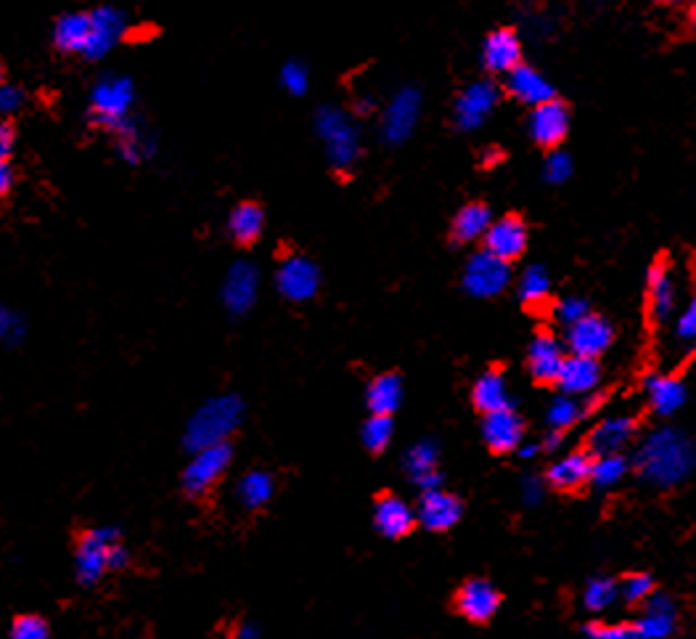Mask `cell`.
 <instances>
[{
    "instance_id": "6da1fadb",
    "label": "cell",
    "mask_w": 696,
    "mask_h": 639,
    "mask_svg": "<svg viewBox=\"0 0 696 639\" xmlns=\"http://www.w3.org/2000/svg\"><path fill=\"white\" fill-rule=\"evenodd\" d=\"M694 462L696 454L692 440L675 427H660L649 433L633 459L639 476L657 489H673L684 483L692 476Z\"/></svg>"
},
{
    "instance_id": "7a4b0ae2",
    "label": "cell",
    "mask_w": 696,
    "mask_h": 639,
    "mask_svg": "<svg viewBox=\"0 0 696 639\" xmlns=\"http://www.w3.org/2000/svg\"><path fill=\"white\" fill-rule=\"evenodd\" d=\"M244 417H247V404L238 393L210 395L185 422L183 446L189 451H196L231 444V436L242 427Z\"/></svg>"
},
{
    "instance_id": "3957f363",
    "label": "cell",
    "mask_w": 696,
    "mask_h": 639,
    "mask_svg": "<svg viewBox=\"0 0 696 639\" xmlns=\"http://www.w3.org/2000/svg\"><path fill=\"white\" fill-rule=\"evenodd\" d=\"M315 134L323 143V155L336 173H347L361 160V130L344 109L323 107L315 115Z\"/></svg>"
},
{
    "instance_id": "277c9868",
    "label": "cell",
    "mask_w": 696,
    "mask_h": 639,
    "mask_svg": "<svg viewBox=\"0 0 696 639\" xmlns=\"http://www.w3.org/2000/svg\"><path fill=\"white\" fill-rule=\"evenodd\" d=\"M132 104H136V85L125 75H106L90 90L93 120L111 134L132 120Z\"/></svg>"
},
{
    "instance_id": "5b68a950",
    "label": "cell",
    "mask_w": 696,
    "mask_h": 639,
    "mask_svg": "<svg viewBox=\"0 0 696 639\" xmlns=\"http://www.w3.org/2000/svg\"><path fill=\"white\" fill-rule=\"evenodd\" d=\"M115 542H122L117 525H96L79 533L75 544V578L79 586H96L109 573V550Z\"/></svg>"
},
{
    "instance_id": "8992f818",
    "label": "cell",
    "mask_w": 696,
    "mask_h": 639,
    "mask_svg": "<svg viewBox=\"0 0 696 639\" xmlns=\"http://www.w3.org/2000/svg\"><path fill=\"white\" fill-rule=\"evenodd\" d=\"M231 465H234V449H231V444L191 451L181 476L183 493L191 499L207 497V493H212V489L225 478Z\"/></svg>"
},
{
    "instance_id": "52a82bcc",
    "label": "cell",
    "mask_w": 696,
    "mask_h": 639,
    "mask_svg": "<svg viewBox=\"0 0 696 639\" xmlns=\"http://www.w3.org/2000/svg\"><path fill=\"white\" fill-rule=\"evenodd\" d=\"M508 285H512V263L495 258L488 249L472 255L463 266V289L472 298H499L501 292H506Z\"/></svg>"
},
{
    "instance_id": "ba28073f",
    "label": "cell",
    "mask_w": 696,
    "mask_h": 639,
    "mask_svg": "<svg viewBox=\"0 0 696 639\" xmlns=\"http://www.w3.org/2000/svg\"><path fill=\"white\" fill-rule=\"evenodd\" d=\"M421 90L419 88H400L397 94L389 98L387 107L382 111V138L387 143H406L410 136H414L416 125L421 120Z\"/></svg>"
},
{
    "instance_id": "9c48e42d",
    "label": "cell",
    "mask_w": 696,
    "mask_h": 639,
    "mask_svg": "<svg viewBox=\"0 0 696 639\" xmlns=\"http://www.w3.org/2000/svg\"><path fill=\"white\" fill-rule=\"evenodd\" d=\"M276 289L289 302L313 300L321 289V268L308 255H287L276 268Z\"/></svg>"
},
{
    "instance_id": "30bf717a",
    "label": "cell",
    "mask_w": 696,
    "mask_h": 639,
    "mask_svg": "<svg viewBox=\"0 0 696 639\" xmlns=\"http://www.w3.org/2000/svg\"><path fill=\"white\" fill-rule=\"evenodd\" d=\"M260 268L249 260H238L228 268L221 287V300L234 319H242L255 308L257 295H260Z\"/></svg>"
},
{
    "instance_id": "8fae6325",
    "label": "cell",
    "mask_w": 696,
    "mask_h": 639,
    "mask_svg": "<svg viewBox=\"0 0 696 639\" xmlns=\"http://www.w3.org/2000/svg\"><path fill=\"white\" fill-rule=\"evenodd\" d=\"M125 32H128V17L115 6H101V9L90 11V38L85 45L83 58L88 62H101L117 49V43L122 41Z\"/></svg>"
},
{
    "instance_id": "7c38bea8",
    "label": "cell",
    "mask_w": 696,
    "mask_h": 639,
    "mask_svg": "<svg viewBox=\"0 0 696 639\" xmlns=\"http://www.w3.org/2000/svg\"><path fill=\"white\" fill-rule=\"evenodd\" d=\"M495 104H499V88L490 81H480L467 85L456 98L453 107V123L459 130H477L480 125L493 115Z\"/></svg>"
},
{
    "instance_id": "4fadbf2b",
    "label": "cell",
    "mask_w": 696,
    "mask_h": 639,
    "mask_svg": "<svg viewBox=\"0 0 696 639\" xmlns=\"http://www.w3.org/2000/svg\"><path fill=\"white\" fill-rule=\"evenodd\" d=\"M529 138L543 149H556L569 134V109L559 98L543 102L538 107L529 109L527 120Z\"/></svg>"
},
{
    "instance_id": "5bb4252c",
    "label": "cell",
    "mask_w": 696,
    "mask_h": 639,
    "mask_svg": "<svg viewBox=\"0 0 696 639\" xmlns=\"http://www.w3.org/2000/svg\"><path fill=\"white\" fill-rule=\"evenodd\" d=\"M482 242H485V249L490 255H495V258H501L506 263H514L516 258L525 255L527 242H529V228L520 215L508 213V215H503V219L490 223L488 234L482 236Z\"/></svg>"
},
{
    "instance_id": "9a60e30c",
    "label": "cell",
    "mask_w": 696,
    "mask_h": 639,
    "mask_svg": "<svg viewBox=\"0 0 696 639\" xmlns=\"http://www.w3.org/2000/svg\"><path fill=\"white\" fill-rule=\"evenodd\" d=\"M463 515V504L459 497L446 489L424 491L419 504H416V523H421L427 531L442 533L459 525Z\"/></svg>"
},
{
    "instance_id": "2e32d148",
    "label": "cell",
    "mask_w": 696,
    "mask_h": 639,
    "mask_svg": "<svg viewBox=\"0 0 696 639\" xmlns=\"http://www.w3.org/2000/svg\"><path fill=\"white\" fill-rule=\"evenodd\" d=\"M614 340V327L609 324L604 316L588 313L578 324L567 327V348L575 355H588V359H599L601 353L609 351Z\"/></svg>"
},
{
    "instance_id": "e0dca14e",
    "label": "cell",
    "mask_w": 696,
    "mask_h": 639,
    "mask_svg": "<svg viewBox=\"0 0 696 639\" xmlns=\"http://www.w3.org/2000/svg\"><path fill=\"white\" fill-rule=\"evenodd\" d=\"M482 438L493 454H512L525 440V419L514 412V406L490 412L482 422Z\"/></svg>"
},
{
    "instance_id": "ac0fdd59",
    "label": "cell",
    "mask_w": 696,
    "mask_h": 639,
    "mask_svg": "<svg viewBox=\"0 0 696 639\" xmlns=\"http://www.w3.org/2000/svg\"><path fill=\"white\" fill-rule=\"evenodd\" d=\"M480 58L482 67L493 75H508L522 64V38L512 28L493 30L482 43Z\"/></svg>"
},
{
    "instance_id": "d6986e66",
    "label": "cell",
    "mask_w": 696,
    "mask_h": 639,
    "mask_svg": "<svg viewBox=\"0 0 696 639\" xmlns=\"http://www.w3.org/2000/svg\"><path fill=\"white\" fill-rule=\"evenodd\" d=\"M403 467H406L410 483H414L421 493L442 489L440 451H437L435 440L424 438L419 444L410 446L406 457H403Z\"/></svg>"
},
{
    "instance_id": "ffe728a7",
    "label": "cell",
    "mask_w": 696,
    "mask_h": 639,
    "mask_svg": "<svg viewBox=\"0 0 696 639\" xmlns=\"http://www.w3.org/2000/svg\"><path fill=\"white\" fill-rule=\"evenodd\" d=\"M456 608L469 621L485 624L501 608V592L490 582H485V578H472L456 595Z\"/></svg>"
},
{
    "instance_id": "44dd1931",
    "label": "cell",
    "mask_w": 696,
    "mask_h": 639,
    "mask_svg": "<svg viewBox=\"0 0 696 639\" xmlns=\"http://www.w3.org/2000/svg\"><path fill=\"white\" fill-rule=\"evenodd\" d=\"M416 510L395 493H382L374 504V529L384 539H403L414 531Z\"/></svg>"
},
{
    "instance_id": "7402d4cb",
    "label": "cell",
    "mask_w": 696,
    "mask_h": 639,
    "mask_svg": "<svg viewBox=\"0 0 696 639\" xmlns=\"http://www.w3.org/2000/svg\"><path fill=\"white\" fill-rule=\"evenodd\" d=\"M565 345L554 334H538V338H533V342H529L527 369L533 374V380L540 382V385H556V377H559V369L565 364Z\"/></svg>"
},
{
    "instance_id": "603a6c76",
    "label": "cell",
    "mask_w": 696,
    "mask_h": 639,
    "mask_svg": "<svg viewBox=\"0 0 696 639\" xmlns=\"http://www.w3.org/2000/svg\"><path fill=\"white\" fill-rule=\"evenodd\" d=\"M639 433V419L631 414H618V417L601 419L588 436V449L596 454H620L625 446L633 444Z\"/></svg>"
},
{
    "instance_id": "cb8c5ba5",
    "label": "cell",
    "mask_w": 696,
    "mask_h": 639,
    "mask_svg": "<svg viewBox=\"0 0 696 639\" xmlns=\"http://www.w3.org/2000/svg\"><path fill=\"white\" fill-rule=\"evenodd\" d=\"M556 385H559L561 393L575 395V398L596 393V387L601 385L599 359L567 353L565 364H561L559 369V377H556Z\"/></svg>"
},
{
    "instance_id": "d4e9b609",
    "label": "cell",
    "mask_w": 696,
    "mask_h": 639,
    "mask_svg": "<svg viewBox=\"0 0 696 639\" xmlns=\"http://www.w3.org/2000/svg\"><path fill=\"white\" fill-rule=\"evenodd\" d=\"M506 90L508 96H514L516 102L525 104V107H538L543 102H552L556 98L554 83L543 75L540 70L529 67V64H520L506 75Z\"/></svg>"
},
{
    "instance_id": "484cf974",
    "label": "cell",
    "mask_w": 696,
    "mask_h": 639,
    "mask_svg": "<svg viewBox=\"0 0 696 639\" xmlns=\"http://www.w3.org/2000/svg\"><path fill=\"white\" fill-rule=\"evenodd\" d=\"M646 300H649V313H652L654 324H665V321H671V316L675 313V281L665 258H660L652 268H649Z\"/></svg>"
},
{
    "instance_id": "4316f807",
    "label": "cell",
    "mask_w": 696,
    "mask_h": 639,
    "mask_svg": "<svg viewBox=\"0 0 696 639\" xmlns=\"http://www.w3.org/2000/svg\"><path fill=\"white\" fill-rule=\"evenodd\" d=\"M675 618H678V610H675L673 599L654 592L646 599L644 613L635 618L633 631L639 639H667L675 631Z\"/></svg>"
},
{
    "instance_id": "83f0119b",
    "label": "cell",
    "mask_w": 696,
    "mask_h": 639,
    "mask_svg": "<svg viewBox=\"0 0 696 639\" xmlns=\"http://www.w3.org/2000/svg\"><path fill=\"white\" fill-rule=\"evenodd\" d=\"M591 451L565 454V457L556 459V462L546 470V483L554 486L556 491H578L586 483H591Z\"/></svg>"
},
{
    "instance_id": "f1b7e54d",
    "label": "cell",
    "mask_w": 696,
    "mask_h": 639,
    "mask_svg": "<svg viewBox=\"0 0 696 639\" xmlns=\"http://www.w3.org/2000/svg\"><path fill=\"white\" fill-rule=\"evenodd\" d=\"M88 38L90 11H69V14H62L56 19V24H53V45H56L62 54L83 56Z\"/></svg>"
},
{
    "instance_id": "f546056e",
    "label": "cell",
    "mask_w": 696,
    "mask_h": 639,
    "mask_svg": "<svg viewBox=\"0 0 696 639\" xmlns=\"http://www.w3.org/2000/svg\"><path fill=\"white\" fill-rule=\"evenodd\" d=\"M646 398L654 414L673 417L686 404L684 380L673 377V374H654V377L646 380Z\"/></svg>"
},
{
    "instance_id": "4dcf8cb0",
    "label": "cell",
    "mask_w": 696,
    "mask_h": 639,
    "mask_svg": "<svg viewBox=\"0 0 696 639\" xmlns=\"http://www.w3.org/2000/svg\"><path fill=\"white\" fill-rule=\"evenodd\" d=\"M276 493V480L265 470H249L236 480L234 497L244 512H257L270 504Z\"/></svg>"
},
{
    "instance_id": "1f68e13d",
    "label": "cell",
    "mask_w": 696,
    "mask_h": 639,
    "mask_svg": "<svg viewBox=\"0 0 696 639\" xmlns=\"http://www.w3.org/2000/svg\"><path fill=\"white\" fill-rule=\"evenodd\" d=\"M265 232V210L257 202H238L228 215V234L236 245L251 247Z\"/></svg>"
},
{
    "instance_id": "d6a6232c",
    "label": "cell",
    "mask_w": 696,
    "mask_h": 639,
    "mask_svg": "<svg viewBox=\"0 0 696 639\" xmlns=\"http://www.w3.org/2000/svg\"><path fill=\"white\" fill-rule=\"evenodd\" d=\"M400 404H403L400 374L384 372V374H376V377L368 382L366 406L371 414H387V417H393L397 408H400Z\"/></svg>"
},
{
    "instance_id": "836d02e7",
    "label": "cell",
    "mask_w": 696,
    "mask_h": 639,
    "mask_svg": "<svg viewBox=\"0 0 696 639\" xmlns=\"http://www.w3.org/2000/svg\"><path fill=\"white\" fill-rule=\"evenodd\" d=\"M490 223H493V215H490V207L482 202H469L456 213L453 226H450V234H453L456 245H469V242L482 239L488 234Z\"/></svg>"
},
{
    "instance_id": "e575fe53",
    "label": "cell",
    "mask_w": 696,
    "mask_h": 639,
    "mask_svg": "<svg viewBox=\"0 0 696 639\" xmlns=\"http://www.w3.org/2000/svg\"><path fill=\"white\" fill-rule=\"evenodd\" d=\"M472 401L474 406L480 408L482 414L499 412V408L512 406V398H508V387L506 377L499 369H488L485 374H480L472 387Z\"/></svg>"
},
{
    "instance_id": "d590c367",
    "label": "cell",
    "mask_w": 696,
    "mask_h": 639,
    "mask_svg": "<svg viewBox=\"0 0 696 639\" xmlns=\"http://www.w3.org/2000/svg\"><path fill=\"white\" fill-rule=\"evenodd\" d=\"M516 295H520V300L529 308L543 306V302L552 298V274L543 266H527L520 276Z\"/></svg>"
},
{
    "instance_id": "8d00e7d4",
    "label": "cell",
    "mask_w": 696,
    "mask_h": 639,
    "mask_svg": "<svg viewBox=\"0 0 696 639\" xmlns=\"http://www.w3.org/2000/svg\"><path fill=\"white\" fill-rule=\"evenodd\" d=\"M115 136H117L119 157H122V160L130 162V164H141L143 160H149L151 151H154L149 136H146L143 130L138 128V125L132 120L128 125H122V128H119Z\"/></svg>"
},
{
    "instance_id": "74e56055",
    "label": "cell",
    "mask_w": 696,
    "mask_h": 639,
    "mask_svg": "<svg viewBox=\"0 0 696 639\" xmlns=\"http://www.w3.org/2000/svg\"><path fill=\"white\" fill-rule=\"evenodd\" d=\"M631 470V459L625 454H596L593 467H591V483L599 489H612Z\"/></svg>"
},
{
    "instance_id": "f35d334b",
    "label": "cell",
    "mask_w": 696,
    "mask_h": 639,
    "mask_svg": "<svg viewBox=\"0 0 696 639\" xmlns=\"http://www.w3.org/2000/svg\"><path fill=\"white\" fill-rule=\"evenodd\" d=\"M582 414H586V406L580 404V398L561 393L559 398L552 401V406H548V412H546L548 430L565 433V430H569V427L578 425V422L582 419Z\"/></svg>"
},
{
    "instance_id": "ab89813d",
    "label": "cell",
    "mask_w": 696,
    "mask_h": 639,
    "mask_svg": "<svg viewBox=\"0 0 696 639\" xmlns=\"http://www.w3.org/2000/svg\"><path fill=\"white\" fill-rule=\"evenodd\" d=\"M618 597H620V584L607 576L591 578V582L586 584V589H582V605H586V610H591V613H604L607 608H612V605L618 603Z\"/></svg>"
},
{
    "instance_id": "60d3db41",
    "label": "cell",
    "mask_w": 696,
    "mask_h": 639,
    "mask_svg": "<svg viewBox=\"0 0 696 639\" xmlns=\"http://www.w3.org/2000/svg\"><path fill=\"white\" fill-rule=\"evenodd\" d=\"M395 438V422L387 414H371V417L363 422V430H361V440L363 446L371 454H382L393 444Z\"/></svg>"
},
{
    "instance_id": "b9f144b4",
    "label": "cell",
    "mask_w": 696,
    "mask_h": 639,
    "mask_svg": "<svg viewBox=\"0 0 696 639\" xmlns=\"http://www.w3.org/2000/svg\"><path fill=\"white\" fill-rule=\"evenodd\" d=\"M9 639H51V626L38 613H22L11 621Z\"/></svg>"
},
{
    "instance_id": "7bdbcfd3",
    "label": "cell",
    "mask_w": 696,
    "mask_h": 639,
    "mask_svg": "<svg viewBox=\"0 0 696 639\" xmlns=\"http://www.w3.org/2000/svg\"><path fill=\"white\" fill-rule=\"evenodd\" d=\"M654 595V578L649 573H631L620 582V597L631 605H644Z\"/></svg>"
},
{
    "instance_id": "ee69618b",
    "label": "cell",
    "mask_w": 696,
    "mask_h": 639,
    "mask_svg": "<svg viewBox=\"0 0 696 639\" xmlns=\"http://www.w3.org/2000/svg\"><path fill=\"white\" fill-rule=\"evenodd\" d=\"M569 175H572V160H569V155L559 149L548 151L546 162H543V181L552 183V187H561V183L569 181Z\"/></svg>"
},
{
    "instance_id": "f6af8a7d",
    "label": "cell",
    "mask_w": 696,
    "mask_h": 639,
    "mask_svg": "<svg viewBox=\"0 0 696 639\" xmlns=\"http://www.w3.org/2000/svg\"><path fill=\"white\" fill-rule=\"evenodd\" d=\"M310 85V72L302 62H287L281 67V88L291 96H302L308 94Z\"/></svg>"
},
{
    "instance_id": "bcb514c9",
    "label": "cell",
    "mask_w": 696,
    "mask_h": 639,
    "mask_svg": "<svg viewBox=\"0 0 696 639\" xmlns=\"http://www.w3.org/2000/svg\"><path fill=\"white\" fill-rule=\"evenodd\" d=\"M24 338V321L19 319L17 311H11L6 302H0V342L6 345H19Z\"/></svg>"
},
{
    "instance_id": "7dc6e473",
    "label": "cell",
    "mask_w": 696,
    "mask_h": 639,
    "mask_svg": "<svg viewBox=\"0 0 696 639\" xmlns=\"http://www.w3.org/2000/svg\"><path fill=\"white\" fill-rule=\"evenodd\" d=\"M554 313H556V319L561 321V324L572 327V324H578L580 319H586V316L591 313V308H588V302L582 298H565V300L556 302Z\"/></svg>"
},
{
    "instance_id": "c3c4849f",
    "label": "cell",
    "mask_w": 696,
    "mask_h": 639,
    "mask_svg": "<svg viewBox=\"0 0 696 639\" xmlns=\"http://www.w3.org/2000/svg\"><path fill=\"white\" fill-rule=\"evenodd\" d=\"M582 631L588 639H639L628 624H588Z\"/></svg>"
},
{
    "instance_id": "681fc988",
    "label": "cell",
    "mask_w": 696,
    "mask_h": 639,
    "mask_svg": "<svg viewBox=\"0 0 696 639\" xmlns=\"http://www.w3.org/2000/svg\"><path fill=\"white\" fill-rule=\"evenodd\" d=\"M24 107V90L19 85L0 83V117L9 120L11 115H17Z\"/></svg>"
},
{
    "instance_id": "f907efd6",
    "label": "cell",
    "mask_w": 696,
    "mask_h": 639,
    "mask_svg": "<svg viewBox=\"0 0 696 639\" xmlns=\"http://www.w3.org/2000/svg\"><path fill=\"white\" fill-rule=\"evenodd\" d=\"M675 338H678L681 342H686V345L696 342V295L686 306V311L681 313V319L675 321Z\"/></svg>"
},
{
    "instance_id": "816d5d0a",
    "label": "cell",
    "mask_w": 696,
    "mask_h": 639,
    "mask_svg": "<svg viewBox=\"0 0 696 639\" xmlns=\"http://www.w3.org/2000/svg\"><path fill=\"white\" fill-rule=\"evenodd\" d=\"M520 497L527 507L540 504L543 497H546V483H543V480L535 478V476H525L520 483Z\"/></svg>"
},
{
    "instance_id": "f5cc1de1",
    "label": "cell",
    "mask_w": 696,
    "mask_h": 639,
    "mask_svg": "<svg viewBox=\"0 0 696 639\" xmlns=\"http://www.w3.org/2000/svg\"><path fill=\"white\" fill-rule=\"evenodd\" d=\"M130 565V552L125 542H115L109 550V571H122Z\"/></svg>"
},
{
    "instance_id": "db71d44e",
    "label": "cell",
    "mask_w": 696,
    "mask_h": 639,
    "mask_svg": "<svg viewBox=\"0 0 696 639\" xmlns=\"http://www.w3.org/2000/svg\"><path fill=\"white\" fill-rule=\"evenodd\" d=\"M13 141H17V134H13L11 123L0 117V160H9L13 151Z\"/></svg>"
},
{
    "instance_id": "11a10c76",
    "label": "cell",
    "mask_w": 696,
    "mask_h": 639,
    "mask_svg": "<svg viewBox=\"0 0 696 639\" xmlns=\"http://www.w3.org/2000/svg\"><path fill=\"white\" fill-rule=\"evenodd\" d=\"M13 187V170L9 160H0V196H6Z\"/></svg>"
},
{
    "instance_id": "9f6ffc18",
    "label": "cell",
    "mask_w": 696,
    "mask_h": 639,
    "mask_svg": "<svg viewBox=\"0 0 696 639\" xmlns=\"http://www.w3.org/2000/svg\"><path fill=\"white\" fill-rule=\"evenodd\" d=\"M236 639H263V629H260V624H255V621H244L242 626H238Z\"/></svg>"
},
{
    "instance_id": "6f0895ef",
    "label": "cell",
    "mask_w": 696,
    "mask_h": 639,
    "mask_svg": "<svg viewBox=\"0 0 696 639\" xmlns=\"http://www.w3.org/2000/svg\"><path fill=\"white\" fill-rule=\"evenodd\" d=\"M561 440H565L561 430H548L546 438L540 440V451H556L561 446Z\"/></svg>"
},
{
    "instance_id": "680465c9",
    "label": "cell",
    "mask_w": 696,
    "mask_h": 639,
    "mask_svg": "<svg viewBox=\"0 0 696 639\" xmlns=\"http://www.w3.org/2000/svg\"><path fill=\"white\" fill-rule=\"evenodd\" d=\"M538 451H540V444H522L520 449H516V454H520V459H533Z\"/></svg>"
},
{
    "instance_id": "91938a15",
    "label": "cell",
    "mask_w": 696,
    "mask_h": 639,
    "mask_svg": "<svg viewBox=\"0 0 696 639\" xmlns=\"http://www.w3.org/2000/svg\"><path fill=\"white\" fill-rule=\"evenodd\" d=\"M371 107H374V98H361L357 102V111H371Z\"/></svg>"
},
{
    "instance_id": "94428289",
    "label": "cell",
    "mask_w": 696,
    "mask_h": 639,
    "mask_svg": "<svg viewBox=\"0 0 696 639\" xmlns=\"http://www.w3.org/2000/svg\"><path fill=\"white\" fill-rule=\"evenodd\" d=\"M692 28L696 30V0H694V6H692Z\"/></svg>"
},
{
    "instance_id": "6125c7cd",
    "label": "cell",
    "mask_w": 696,
    "mask_h": 639,
    "mask_svg": "<svg viewBox=\"0 0 696 639\" xmlns=\"http://www.w3.org/2000/svg\"><path fill=\"white\" fill-rule=\"evenodd\" d=\"M662 3H667V6H675V3H684V0H662Z\"/></svg>"
},
{
    "instance_id": "be15d7a7",
    "label": "cell",
    "mask_w": 696,
    "mask_h": 639,
    "mask_svg": "<svg viewBox=\"0 0 696 639\" xmlns=\"http://www.w3.org/2000/svg\"><path fill=\"white\" fill-rule=\"evenodd\" d=\"M0 83H6V81H3V64H0Z\"/></svg>"
}]
</instances>
